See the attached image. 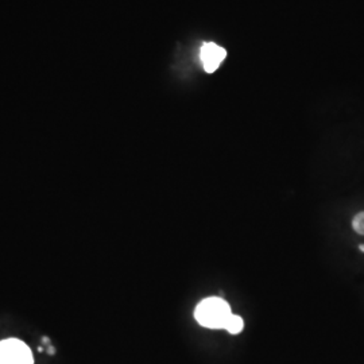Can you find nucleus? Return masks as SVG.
Instances as JSON below:
<instances>
[{"label": "nucleus", "instance_id": "1", "mask_svg": "<svg viewBox=\"0 0 364 364\" xmlns=\"http://www.w3.org/2000/svg\"><path fill=\"white\" fill-rule=\"evenodd\" d=\"M231 314L232 312L230 305L219 297L203 299L195 311L196 320L198 324L212 329H224Z\"/></svg>", "mask_w": 364, "mask_h": 364}, {"label": "nucleus", "instance_id": "2", "mask_svg": "<svg viewBox=\"0 0 364 364\" xmlns=\"http://www.w3.org/2000/svg\"><path fill=\"white\" fill-rule=\"evenodd\" d=\"M0 364H33V355L23 341L7 338L0 343Z\"/></svg>", "mask_w": 364, "mask_h": 364}, {"label": "nucleus", "instance_id": "3", "mask_svg": "<svg viewBox=\"0 0 364 364\" xmlns=\"http://www.w3.org/2000/svg\"><path fill=\"white\" fill-rule=\"evenodd\" d=\"M200 57H201V63H203L205 72L213 73L215 70H218V68L227 57V50L213 42H207L201 48Z\"/></svg>", "mask_w": 364, "mask_h": 364}, {"label": "nucleus", "instance_id": "4", "mask_svg": "<svg viewBox=\"0 0 364 364\" xmlns=\"http://www.w3.org/2000/svg\"><path fill=\"white\" fill-rule=\"evenodd\" d=\"M243 326H245L243 318L239 317V316H236V314H231V317L228 318L227 324L224 326V329H225L227 332L232 333V335H237V333H240V332L243 331Z\"/></svg>", "mask_w": 364, "mask_h": 364}, {"label": "nucleus", "instance_id": "5", "mask_svg": "<svg viewBox=\"0 0 364 364\" xmlns=\"http://www.w3.org/2000/svg\"><path fill=\"white\" fill-rule=\"evenodd\" d=\"M352 228L356 234L364 235V212L358 213L352 220Z\"/></svg>", "mask_w": 364, "mask_h": 364}, {"label": "nucleus", "instance_id": "6", "mask_svg": "<svg viewBox=\"0 0 364 364\" xmlns=\"http://www.w3.org/2000/svg\"><path fill=\"white\" fill-rule=\"evenodd\" d=\"M360 250H362V251H363V252H364V245H363V246H360Z\"/></svg>", "mask_w": 364, "mask_h": 364}]
</instances>
